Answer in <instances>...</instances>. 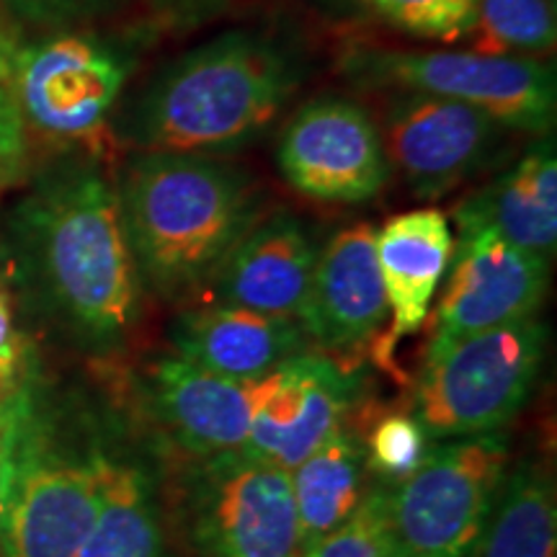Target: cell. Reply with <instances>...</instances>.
Instances as JSON below:
<instances>
[{
  "mask_svg": "<svg viewBox=\"0 0 557 557\" xmlns=\"http://www.w3.org/2000/svg\"><path fill=\"white\" fill-rule=\"evenodd\" d=\"M0 276L21 318L70 351L109 361L132 344L145 289L99 152H62L11 201Z\"/></svg>",
  "mask_w": 557,
  "mask_h": 557,
  "instance_id": "1",
  "label": "cell"
},
{
  "mask_svg": "<svg viewBox=\"0 0 557 557\" xmlns=\"http://www.w3.org/2000/svg\"><path fill=\"white\" fill-rule=\"evenodd\" d=\"M308 73L310 60L282 34L220 32L124 94L109 132L127 150L230 158L274 127Z\"/></svg>",
  "mask_w": 557,
  "mask_h": 557,
  "instance_id": "2",
  "label": "cell"
},
{
  "mask_svg": "<svg viewBox=\"0 0 557 557\" xmlns=\"http://www.w3.org/2000/svg\"><path fill=\"white\" fill-rule=\"evenodd\" d=\"M114 186L143 289L165 302L205 297L263 218L259 181L222 156L129 150Z\"/></svg>",
  "mask_w": 557,
  "mask_h": 557,
  "instance_id": "3",
  "label": "cell"
},
{
  "mask_svg": "<svg viewBox=\"0 0 557 557\" xmlns=\"http://www.w3.org/2000/svg\"><path fill=\"white\" fill-rule=\"evenodd\" d=\"M0 557H75L99 517L103 423H73L52 410L26 374L0 398Z\"/></svg>",
  "mask_w": 557,
  "mask_h": 557,
  "instance_id": "4",
  "label": "cell"
},
{
  "mask_svg": "<svg viewBox=\"0 0 557 557\" xmlns=\"http://www.w3.org/2000/svg\"><path fill=\"white\" fill-rule=\"evenodd\" d=\"M158 34L148 21L116 32L62 29L21 45L11 88L26 132L65 152H99L111 116Z\"/></svg>",
  "mask_w": 557,
  "mask_h": 557,
  "instance_id": "5",
  "label": "cell"
},
{
  "mask_svg": "<svg viewBox=\"0 0 557 557\" xmlns=\"http://www.w3.org/2000/svg\"><path fill=\"white\" fill-rule=\"evenodd\" d=\"M540 315L426 348L410 416L431 442L504 431L532 395L547 348Z\"/></svg>",
  "mask_w": 557,
  "mask_h": 557,
  "instance_id": "6",
  "label": "cell"
},
{
  "mask_svg": "<svg viewBox=\"0 0 557 557\" xmlns=\"http://www.w3.org/2000/svg\"><path fill=\"white\" fill-rule=\"evenodd\" d=\"M165 500L191 557L302 555L289 472L246 451L184 457Z\"/></svg>",
  "mask_w": 557,
  "mask_h": 557,
  "instance_id": "7",
  "label": "cell"
},
{
  "mask_svg": "<svg viewBox=\"0 0 557 557\" xmlns=\"http://www.w3.org/2000/svg\"><path fill=\"white\" fill-rule=\"evenodd\" d=\"M341 73L357 88L470 103L513 135L549 137L555 129V62L475 50L357 47L341 58Z\"/></svg>",
  "mask_w": 557,
  "mask_h": 557,
  "instance_id": "8",
  "label": "cell"
},
{
  "mask_svg": "<svg viewBox=\"0 0 557 557\" xmlns=\"http://www.w3.org/2000/svg\"><path fill=\"white\" fill-rule=\"evenodd\" d=\"M511 447L496 434L444 438L389 485L395 557H475L508 472Z\"/></svg>",
  "mask_w": 557,
  "mask_h": 557,
  "instance_id": "9",
  "label": "cell"
},
{
  "mask_svg": "<svg viewBox=\"0 0 557 557\" xmlns=\"http://www.w3.org/2000/svg\"><path fill=\"white\" fill-rule=\"evenodd\" d=\"M274 163L292 191L325 205L374 199L393 176L377 120L341 94H320L289 116Z\"/></svg>",
  "mask_w": 557,
  "mask_h": 557,
  "instance_id": "10",
  "label": "cell"
},
{
  "mask_svg": "<svg viewBox=\"0 0 557 557\" xmlns=\"http://www.w3.org/2000/svg\"><path fill=\"white\" fill-rule=\"evenodd\" d=\"M382 139L418 199H438L504 160L513 132L470 103L389 94Z\"/></svg>",
  "mask_w": 557,
  "mask_h": 557,
  "instance_id": "11",
  "label": "cell"
},
{
  "mask_svg": "<svg viewBox=\"0 0 557 557\" xmlns=\"http://www.w3.org/2000/svg\"><path fill=\"white\" fill-rule=\"evenodd\" d=\"M361 369L305 351L256 380L248 457L292 472L344 429L361 398Z\"/></svg>",
  "mask_w": 557,
  "mask_h": 557,
  "instance_id": "12",
  "label": "cell"
},
{
  "mask_svg": "<svg viewBox=\"0 0 557 557\" xmlns=\"http://www.w3.org/2000/svg\"><path fill=\"white\" fill-rule=\"evenodd\" d=\"M429 348L540 315L547 295L549 259L491 233L457 235Z\"/></svg>",
  "mask_w": 557,
  "mask_h": 557,
  "instance_id": "13",
  "label": "cell"
},
{
  "mask_svg": "<svg viewBox=\"0 0 557 557\" xmlns=\"http://www.w3.org/2000/svg\"><path fill=\"white\" fill-rule=\"evenodd\" d=\"M135 389L150 434H160L181 457H212L246 447L256 380H227L178 354H160L139 372Z\"/></svg>",
  "mask_w": 557,
  "mask_h": 557,
  "instance_id": "14",
  "label": "cell"
},
{
  "mask_svg": "<svg viewBox=\"0 0 557 557\" xmlns=\"http://www.w3.org/2000/svg\"><path fill=\"white\" fill-rule=\"evenodd\" d=\"M387 299L374 256V227H346L318 250L312 282L297 323L315 351L357 364L380 341Z\"/></svg>",
  "mask_w": 557,
  "mask_h": 557,
  "instance_id": "15",
  "label": "cell"
},
{
  "mask_svg": "<svg viewBox=\"0 0 557 557\" xmlns=\"http://www.w3.org/2000/svg\"><path fill=\"white\" fill-rule=\"evenodd\" d=\"M158 459L156 436H135L114 416L103 423L99 517L75 557H171Z\"/></svg>",
  "mask_w": 557,
  "mask_h": 557,
  "instance_id": "16",
  "label": "cell"
},
{
  "mask_svg": "<svg viewBox=\"0 0 557 557\" xmlns=\"http://www.w3.org/2000/svg\"><path fill=\"white\" fill-rule=\"evenodd\" d=\"M318 250L310 227L295 212L263 214L209 284V302L299 320Z\"/></svg>",
  "mask_w": 557,
  "mask_h": 557,
  "instance_id": "17",
  "label": "cell"
},
{
  "mask_svg": "<svg viewBox=\"0 0 557 557\" xmlns=\"http://www.w3.org/2000/svg\"><path fill=\"white\" fill-rule=\"evenodd\" d=\"M173 354L220 377L253 382L284 361L312 351L295 318L205 302L171 320Z\"/></svg>",
  "mask_w": 557,
  "mask_h": 557,
  "instance_id": "18",
  "label": "cell"
},
{
  "mask_svg": "<svg viewBox=\"0 0 557 557\" xmlns=\"http://www.w3.org/2000/svg\"><path fill=\"white\" fill-rule=\"evenodd\" d=\"M455 235L442 209L421 207L374 230V256L387 299L389 331L377 341V361L389 364L395 346L426 323L438 284L447 276Z\"/></svg>",
  "mask_w": 557,
  "mask_h": 557,
  "instance_id": "19",
  "label": "cell"
},
{
  "mask_svg": "<svg viewBox=\"0 0 557 557\" xmlns=\"http://www.w3.org/2000/svg\"><path fill=\"white\" fill-rule=\"evenodd\" d=\"M457 235L491 230L517 248L553 259L557 243V152L540 137L517 163L487 181L455 209Z\"/></svg>",
  "mask_w": 557,
  "mask_h": 557,
  "instance_id": "20",
  "label": "cell"
},
{
  "mask_svg": "<svg viewBox=\"0 0 557 557\" xmlns=\"http://www.w3.org/2000/svg\"><path fill=\"white\" fill-rule=\"evenodd\" d=\"M374 478L369 475L364 434L338 429L323 447L289 472L302 549L357 511Z\"/></svg>",
  "mask_w": 557,
  "mask_h": 557,
  "instance_id": "21",
  "label": "cell"
},
{
  "mask_svg": "<svg viewBox=\"0 0 557 557\" xmlns=\"http://www.w3.org/2000/svg\"><path fill=\"white\" fill-rule=\"evenodd\" d=\"M480 557H557L555 478L542 459L521 457L506 472Z\"/></svg>",
  "mask_w": 557,
  "mask_h": 557,
  "instance_id": "22",
  "label": "cell"
},
{
  "mask_svg": "<svg viewBox=\"0 0 557 557\" xmlns=\"http://www.w3.org/2000/svg\"><path fill=\"white\" fill-rule=\"evenodd\" d=\"M472 50L542 60L553 54L557 21L553 0H478Z\"/></svg>",
  "mask_w": 557,
  "mask_h": 557,
  "instance_id": "23",
  "label": "cell"
},
{
  "mask_svg": "<svg viewBox=\"0 0 557 557\" xmlns=\"http://www.w3.org/2000/svg\"><path fill=\"white\" fill-rule=\"evenodd\" d=\"M299 557H395L389 527V485L374 480L344 524L312 542Z\"/></svg>",
  "mask_w": 557,
  "mask_h": 557,
  "instance_id": "24",
  "label": "cell"
},
{
  "mask_svg": "<svg viewBox=\"0 0 557 557\" xmlns=\"http://www.w3.org/2000/svg\"><path fill=\"white\" fill-rule=\"evenodd\" d=\"M364 9L416 39L457 41L475 29L478 0H359Z\"/></svg>",
  "mask_w": 557,
  "mask_h": 557,
  "instance_id": "25",
  "label": "cell"
},
{
  "mask_svg": "<svg viewBox=\"0 0 557 557\" xmlns=\"http://www.w3.org/2000/svg\"><path fill=\"white\" fill-rule=\"evenodd\" d=\"M431 444L434 442L410 413L382 416L372 434L364 436L369 475L385 485H398L423 462Z\"/></svg>",
  "mask_w": 557,
  "mask_h": 557,
  "instance_id": "26",
  "label": "cell"
},
{
  "mask_svg": "<svg viewBox=\"0 0 557 557\" xmlns=\"http://www.w3.org/2000/svg\"><path fill=\"white\" fill-rule=\"evenodd\" d=\"M122 3L124 0H0V9L29 26L62 32L67 26L116 11Z\"/></svg>",
  "mask_w": 557,
  "mask_h": 557,
  "instance_id": "27",
  "label": "cell"
},
{
  "mask_svg": "<svg viewBox=\"0 0 557 557\" xmlns=\"http://www.w3.org/2000/svg\"><path fill=\"white\" fill-rule=\"evenodd\" d=\"M29 132L9 83H0V194L26 176Z\"/></svg>",
  "mask_w": 557,
  "mask_h": 557,
  "instance_id": "28",
  "label": "cell"
},
{
  "mask_svg": "<svg viewBox=\"0 0 557 557\" xmlns=\"http://www.w3.org/2000/svg\"><path fill=\"white\" fill-rule=\"evenodd\" d=\"M16 308H13L11 292L0 276V398L9 395L32 372L26 336L18 329Z\"/></svg>",
  "mask_w": 557,
  "mask_h": 557,
  "instance_id": "29",
  "label": "cell"
},
{
  "mask_svg": "<svg viewBox=\"0 0 557 557\" xmlns=\"http://www.w3.org/2000/svg\"><path fill=\"white\" fill-rule=\"evenodd\" d=\"M143 3L150 13V24H156L160 32H189L222 16L233 0H143Z\"/></svg>",
  "mask_w": 557,
  "mask_h": 557,
  "instance_id": "30",
  "label": "cell"
},
{
  "mask_svg": "<svg viewBox=\"0 0 557 557\" xmlns=\"http://www.w3.org/2000/svg\"><path fill=\"white\" fill-rule=\"evenodd\" d=\"M21 50L16 29H13L9 13L0 9V83L13 81V65H16V54Z\"/></svg>",
  "mask_w": 557,
  "mask_h": 557,
  "instance_id": "31",
  "label": "cell"
},
{
  "mask_svg": "<svg viewBox=\"0 0 557 557\" xmlns=\"http://www.w3.org/2000/svg\"><path fill=\"white\" fill-rule=\"evenodd\" d=\"M3 480H5V449H3V426H0V513H3Z\"/></svg>",
  "mask_w": 557,
  "mask_h": 557,
  "instance_id": "32",
  "label": "cell"
}]
</instances>
